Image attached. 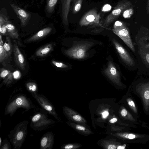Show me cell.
<instances>
[{"instance_id":"6da1fadb","label":"cell","mask_w":149,"mask_h":149,"mask_svg":"<svg viewBox=\"0 0 149 149\" xmlns=\"http://www.w3.org/2000/svg\"><path fill=\"white\" fill-rule=\"evenodd\" d=\"M28 124V121H23L10 131L9 138L14 149H19L22 147L27 134Z\"/></svg>"},{"instance_id":"7a4b0ae2","label":"cell","mask_w":149,"mask_h":149,"mask_svg":"<svg viewBox=\"0 0 149 149\" xmlns=\"http://www.w3.org/2000/svg\"><path fill=\"white\" fill-rule=\"evenodd\" d=\"M34 107L31 100L24 95H18L11 100L6 106L5 114H9L11 116L17 109L22 108L28 111Z\"/></svg>"},{"instance_id":"3957f363","label":"cell","mask_w":149,"mask_h":149,"mask_svg":"<svg viewBox=\"0 0 149 149\" xmlns=\"http://www.w3.org/2000/svg\"><path fill=\"white\" fill-rule=\"evenodd\" d=\"M112 30L132 51L135 52L128 29L124 23L119 21L116 22L113 25Z\"/></svg>"},{"instance_id":"277c9868","label":"cell","mask_w":149,"mask_h":149,"mask_svg":"<svg viewBox=\"0 0 149 149\" xmlns=\"http://www.w3.org/2000/svg\"><path fill=\"white\" fill-rule=\"evenodd\" d=\"M130 2L122 1L119 2L111 12L106 17L103 23V26L107 27L116 20L126 9L130 7Z\"/></svg>"},{"instance_id":"5b68a950","label":"cell","mask_w":149,"mask_h":149,"mask_svg":"<svg viewBox=\"0 0 149 149\" xmlns=\"http://www.w3.org/2000/svg\"><path fill=\"white\" fill-rule=\"evenodd\" d=\"M91 46L89 42L78 44L65 50V53L73 58L82 59L86 57V52Z\"/></svg>"},{"instance_id":"8992f818","label":"cell","mask_w":149,"mask_h":149,"mask_svg":"<svg viewBox=\"0 0 149 149\" xmlns=\"http://www.w3.org/2000/svg\"><path fill=\"white\" fill-rule=\"evenodd\" d=\"M100 15L96 9H92L86 13L82 17L79 22L81 26H87L100 24Z\"/></svg>"},{"instance_id":"52a82bcc","label":"cell","mask_w":149,"mask_h":149,"mask_svg":"<svg viewBox=\"0 0 149 149\" xmlns=\"http://www.w3.org/2000/svg\"><path fill=\"white\" fill-rule=\"evenodd\" d=\"M33 96L43 109L57 119L55 108L49 101L45 96L38 94H32Z\"/></svg>"},{"instance_id":"ba28073f","label":"cell","mask_w":149,"mask_h":149,"mask_svg":"<svg viewBox=\"0 0 149 149\" xmlns=\"http://www.w3.org/2000/svg\"><path fill=\"white\" fill-rule=\"evenodd\" d=\"M112 41L116 49L124 62L129 66H134L135 63L133 59L125 49L114 39H113Z\"/></svg>"},{"instance_id":"9c48e42d","label":"cell","mask_w":149,"mask_h":149,"mask_svg":"<svg viewBox=\"0 0 149 149\" xmlns=\"http://www.w3.org/2000/svg\"><path fill=\"white\" fill-rule=\"evenodd\" d=\"M137 90L142 98L144 109L148 111L149 109V82L141 84Z\"/></svg>"},{"instance_id":"30bf717a","label":"cell","mask_w":149,"mask_h":149,"mask_svg":"<svg viewBox=\"0 0 149 149\" xmlns=\"http://www.w3.org/2000/svg\"><path fill=\"white\" fill-rule=\"evenodd\" d=\"M104 72L107 76L112 81L117 83L119 82V73L111 61L109 62L107 67L104 70Z\"/></svg>"},{"instance_id":"8fae6325","label":"cell","mask_w":149,"mask_h":149,"mask_svg":"<svg viewBox=\"0 0 149 149\" xmlns=\"http://www.w3.org/2000/svg\"><path fill=\"white\" fill-rule=\"evenodd\" d=\"M13 52L14 60L16 65L22 70H24L25 65V59L15 40L14 41Z\"/></svg>"},{"instance_id":"7c38bea8","label":"cell","mask_w":149,"mask_h":149,"mask_svg":"<svg viewBox=\"0 0 149 149\" xmlns=\"http://www.w3.org/2000/svg\"><path fill=\"white\" fill-rule=\"evenodd\" d=\"M54 142V135L52 132H48L42 137L40 141V148L52 149Z\"/></svg>"},{"instance_id":"4fadbf2b","label":"cell","mask_w":149,"mask_h":149,"mask_svg":"<svg viewBox=\"0 0 149 149\" xmlns=\"http://www.w3.org/2000/svg\"><path fill=\"white\" fill-rule=\"evenodd\" d=\"M54 123V121L47 118L34 123H31L30 127L34 130L41 131L46 128Z\"/></svg>"},{"instance_id":"5bb4252c","label":"cell","mask_w":149,"mask_h":149,"mask_svg":"<svg viewBox=\"0 0 149 149\" xmlns=\"http://www.w3.org/2000/svg\"><path fill=\"white\" fill-rule=\"evenodd\" d=\"M122 137L129 141L130 143L142 142V139L146 138L144 135L137 134L132 133H126L121 134Z\"/></svg>"},{"instance_id":"9a60e30c","label":"cell","mask_w":149,"mask_h":149,"mask_svg":"<svg viewBox=\"0 0 149 149\" xmlns=\"http://www.w3.org/2000/svg\"><path fill=\"white\" fill-rule=\"evenodd\" d=\"M52 30V29L50 27L43 29L29 38L27 41L28 42H31L42 39L48 35L50 32Z\"/></svg>"},{"instance_id":"2e32d148","label":"cell","mask_w":149,"mask_h":149,"mask_svg":"<svg viewBox=\"0 0 149 149\" xmlns=\"http://www.w3.org/2000/svg\"><path fill=\"white\" fill-rule=\"evenodd\" d=\"M15 11L19 16L21 21L22 25L24 26L26 23L29 17V15L24 10H22L18 6L13 5V6Z\"/></svg>"},{"instance_id":"e0dca14e","label":"cell","mask_w":149,"mask_h":149,"mask_svg":"<svg viewBox=\"0 0 149 149\" xmlns=\"http://www.w3.org/2000/svg\"><path fill=\"white\" fill-rule=\"evenodd\" d=\"M47 112L45 110L42 109L35 114L31 118V123H34L47 118Z\"/></svg>"},{"instance_id":"ac0fdd59","label":"cell","mask_w":149,"mask_h":149,"mask_svg":"<svg viewBox=\"0 0 149 149\" xmlns=\"http://www.w3.org/2000/svg\"><path fill=\"white\" fill-rule=\"evenodd\" d=\"M6 26L9 36L13 39H19L18 33L15 26L8 23H6Z\"/></svg>"},{"instance_id":"d6986e66","label":"cell","mask_w":149,"mask_h":149,"mask_svg":"<svg viewBox=\"0 0 149 149\" xmlns=\"http://www.w3.org/2000/svg\"><path fill=\"white\" fill-rule=\"evenodd\" d=\"M53 50L51 44L47 45L38 49L36 52V55L38 56H44Z\"/></svg>"},{"instance_id":"ffe728a7","label":"cell","mask_w":149,"mask_h":149,"mask_svg":"<svg viewBox=\"0 0 149 149\" xmlns=\"http://www.w3.org/2000/svg\"><path fill=\"white\" fill-rule=\"evenodd\" d=\"M72 0H65L63 9V17L65 21L68 22V15L69 12L70 3Z\"/></svg>"},{"instance_id":"44dd1931","label":"cell","mask_w":149,"mask_h":149,"mask_svg":"<svg viewBox=\"0 0 149 149\" xmlns=\"http://www.w3.org/2000/svg\"><path fill=\"white\" fill-rule=\"evenodd\" d=\"M83 0H73L72 6V12L75 14L80 10Z\"/></svg>"},{"instance_id":"7402d4cb","label":"cell","mask_w":149,"mask_h":149,"mask_svg":"<svg viewBox=\"0 0 149 149\" xmlns=\"http://www.w3.org/2000/svg\"><path fill=\"white\" fill-rule=\"evenodd\" d=\"M6 40L3 45V47L9 56L12 52V47L10 40L8 36L6 37Z\"/></svg>"},{"instance_id":"603a6c76","label":"cell","mask_w":149,"mask_h":149,"mask_svg":"<svg viewBox=\"0 0 149 149\" xmlns=\"http://www.w3.org/2000/svg\"><path fill=\"white\" fill-rule=\"evenodd\" d=\"M26 87L28 90L32 94L37 93V86L36 84L33 82H29L26 84Z\"/></svg>"},{"instance_id":"cb8c5ba5","label":"cell","mask_w":149,"mask_h":149,"mask_svg":"<svg viewBox=\"0 0 149 149\" xmlns=\"http://www.w3.org/2000/svg\"><path fill=\"white\" fill-rule=\"evenodd\" d=\"M8 55L4 49L3 45H0V62H3L8 56Z\"/></svg>"},{"instance_id":"d4e9b609","label":"cell","mask_w":149,"mask_h":149,"mask_svg":"<svg viewBox=\"0 0 149 149\" xmlns=\"http://www.w3.org/2000/svg\"><path fill=\"white\" fill-rule=\"evenodd\" d=\"M127 104L130 108L135 113H137V110L134 101L131 98H128L127 100Z\"/></svg>"},{"instance_id":"484cf974","label":"cell","mask_w":149,"mask_h":149,"mask_svg":"<svg viewBox=\"0 0 149 149\" xmlns=\"http://www.w3.org/2000/svg\"><path fill=\"white\" fill-rule=\"evenodd\" d=\"M121 114L123 117H126L129 120L134 121L135 120L133 116L129 113L127 110L125 109H123L121 111Z\"/></svg>"},{"instance_id":"4316f807","label":"cell","mask_w":149,"mask_h":149,"mask_svg":"<svg viewBox=\"0 0 149 149\" xmlns=\"http://www.w3.org/2000/svg\"><path fill=\"white\" fill-rule=\"evenodd\" d=\"M133 13V9L132 8H129L125 10L123 13V16L125 18H130Z\"/></svg>"},{"instance_id":"83f0119b","label":"cell","mask_w":149,"mask_h":149,"mask_svg":"<svg viewBox=\"0 0 149 149\" xmlns=\"http://www.w3.org/2000/svg\"><path fill=\"white\" fill-rule=\"evenodd\" d=\"M10 148L11 146L8 140L7 139L4 140L0 146V149H9Z\"/></svg>"},{"instance_id":"f1b7e54d","label":"cell","mask_w":149,"mask_h":149,"mask_svg":"<svg viewBox=\"0 0 149 149\" xmlns=\"http://www.w3.org/2000/svg\"><path fill=\"white\" fill-rule=\"evenodd\" d=\"M52 63L54 65L57 67L61 68H65L68 67V66L61 62H57L54 60L52 61Z\"/></svg>"},{"instance_id":"f546056e","label":"cell","mask_w":149,"mask_h":149,"mask_svg":"<svg viewBox=\"0 0 149 149\" xmlns=\"http://www.w3.org/2000/svg\"><path fill=\"white\" fill-rule=\"evenodd\" d=\"M10 73V71L8 70L2 69L1 71L0 76L2 78H5Z\"/></svg>"},{"instance_id":"4dcf8cb0","label":"cell","mask_w":149,"mask_h":149,"mask_svg":"<svg viewBox=\"0 0 149 149\" xmlns=\"http://www.w3.org/2000/svg\"><path fill=\"white\" fill-rule=\"evenodd\" d=\"M13 75L12 74L10 73L8 76L7 78L4 80V82L5 83H9L11 82L12 80Z\"/></svg>"},{"instance_id":"1f68e13d","label":"cell","mask_w":149,"mask_h":149,"mask_svg":"<svg viewBox=\"0 0 149 149\" xmlns=\"http://www.w3.org/2000/svg\"><path fill=\"white\" fill-rule=\"evenodd\" d=\"M6 24H3L1 26V30L0 32L1 33H2L3 34L5 35L7 31V29L6 26Z\"/></svg>"},{"instance_id":"d6a6232c","label":"cell","mask_w":149,"mask_h":149,"mask_svg":"<svg viewBox=\"0 0 149 149\" xmlns=\"http://www.w3.org/2000/svg\"><path fill=\"white\" fill-rule=\"evenodd\" d=\"M13 75L15 79H18L21 77V74L19 71H16L13 74Z\"/></svg>"},{"instance_id":"836d02e7","label":"cell","mask_w":149,"mask_h":149,"mask_svg":"<svg viewBox=\"0 0 149 149\" xmlns=\"http://www.w3.org/2000/svg\"><path fill=\"white\" fill-rule=\"evenodd\" d=\"M57 0H50L48 3V6L50 7H53L56 3Z\"/></svg>"},{"instance_id":"e575fe53","label":"cell","mask_w":149,"mask_h":149,"mask_svg":"<svg viewBox=\"0 0 149 149\" xmlns=\"http://www.w3.org/2000/svg\"><path fill=\"white\" fill-rule=\"evenodd\" d=\"M73 118L74 120L78 121H80L82 119L81 117L77 115H75L73 116Z\"/></svg>"},{"instance_id":"d590c367","label":"cell","mask_w":149,"mask_h":149,"mask_svg":"<svg viewBox=\"0 0 149 149\" xmlns=\"http://www.w3.org/2000/svg\"><path fill=\"white\" fill-rule=\"evenodd\" d=\"M76 129L79 130L84 131L85 130V128L82 126L80 125H77L76 127Z\"/></svg>"},{"instance_id":"8d00e7d4","label":"cell","mask_w":149,"mask_h":149,"mask_svg":"<svg viewBox=\"0 0 149 149\" xmlns=\"http://www.w3.org/2000/svg\"><path fill=\"white\" fill-rule=\"evenodd\" d=\"M73 147V146L72 144H68L65 146L64 148L65 149H70Z\"/></svg>"},{"instance_id":"74e56055","label":"cell","mask_w":149,"mask_h":149,"mask_svg":"<svg viewBox=\"0 0 149 149\" xmlns=\"http://www.w3.org/2000/svg\"><path fill=\"white\" fill-rule=\"evenodd\" d=\"M107 148L108 149H115L116 148L115 145L111 144L108 146Z\"/></svg>"},{"instance_id":"f35d334b","label":"cell","mask_w":149,"mask_h":149,"mask_svg":"<svg viewBox=\"0 0 149 149\" xmlns=\"http://www.w3.org/2000/svg\"><path fill=\"white\" fill-rule=\"evenodd\" d=\"M117 121V119L116 118H113L109 120V122L111 123H114Z\"/></svg>"},{"instance_id":"ab89813d","label":"cell","mask_w":149,"mask_h":149,"mask_svg":"<svg viewBox=\"0 0 149 149\" xmlns=\"http://www.w3.org/2000/svg\"><path fill=\"white\" fill-rule=\"evenodd\" d=\"M102 114L103 117L104 118H105L108 115L109 113L107 111H105L102 113Z\"/></svg>"},{"instance_id":"60d3db41","label":"cell","mask_w":149,"mask_h":149,"mask_svg":"<svg viewBox=\"0 0 149 149\" xmlns=\"http://www.w3.org/2000/svg\"><path fill=\"white\" fill-rule=\"evenodd\" d=\"M146 59L148 63H149V53L146 54Z\"/></svg>"},{"instance_id":"b9f144b4","label":"cell","mask_w":149,"mask_h":149,"mask_svg":"<svg viewBox=\"0 0 149 149\" xmlns=\"http://www.w3.org/2000/svg\"><path fill=\"white\" fill-rule=\"evenodd\" d=\"M147 10L148 12H149V0H148L147 6Z\"/></svg>"},{"instance_id":"7bdbcfd3","label":"cell","mask_w":149,"mask_h":149,"mask_svg":"<svg viewBox=\"0 0 149 149\" xmlns=\"http://www.w3.org/2000/svg\"><path fill=\"white\" fill-rule=\"evenodd\" d=\"M124 146H119L117 148L118 149H124L125 148H124Z\"/></svg>"},{"instance_id":"ee69618b","label":"cell","mask_w":149,"mask_h":149,"mask_svg":"<svg viewBox=\"0 0 149 149\" xmlns=\"http://www.w3.org/2000/svg\"><path fill=\"white\" fill-rule=\"evenodd\" d=\"M2 143V142L1 139V137H0V147Z\"/></svg>"}]
</instances>
